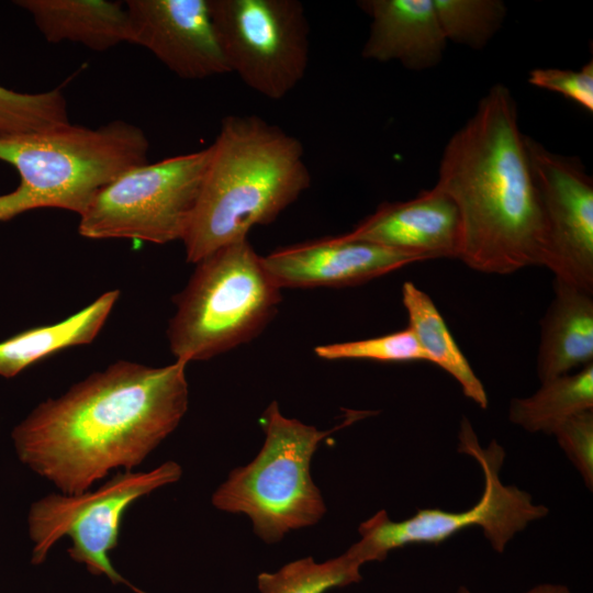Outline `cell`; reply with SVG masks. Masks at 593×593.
<instances>
[{"label":"cell","mask_w":593,"mask_h":593,"mask_svg":"<svg viewBox=\"0 0 593 593\" xmlns=\"http://www.w3.org/2000/svg\"><path fill=\"white\" fill-rule=\"evenodd\" d=\"M181 475V466L170 460L150 471L119 472L93 491L77 495L52 493L34 502L27 517L34 545L32 563H42L51 548L68 536L71 539L69 556L85 564L90 573L104 574L113 583H124L137 593H146L115 570L109 551L119 544L124 512L142 496L177 482Z\"/></svg>","instance_id":"9c48e42d"},{"label":"cell","mask_w":593,"mask_h":593,"mask_svg":"<svg viewBox=\"0 0 593 593\" xmlns=\"http://www.w3.org/2000/svg\"><path fill=\"white\" fill-rule=\"evenodd\" d=\"M314 353L325 360L428 361L409 327L372 338L320 345Z\"/></svg>","instance_id":"cb8c5ba5"},{"label":"cell","mask_w":593,"mask_h":593,"mask_svg":"<svg viewBox=\"0 0 593 593\" xmlns=\"http://www.w3.org/2000/svg\"><path fill=\"white\" fill-rule=\"evenodd\" d=\"M128 43L189 80L230 74L209 0H128Z\"/></svg>","instance_id":"7c38bea8"},{"label":"cell","mask_w":593,"mask_h":593,"mask_svg":"<svg viewBox=\"0 0 593 593\" xmlns=\"http://www.w3.org/2000/svg\"><path fill=\"white\" fill-rule=\"evenodd\" d=\"M540 321L536 370L540 382L593 362V292L553 278Z\"/></svg>","instance_id":"2e32d148"},{"label":"cell","mask_w":593,"mask_h":593,"mask_svg":"<svg viewBox=\"0 0 593 593\" xmlns=\"http://www.w3.org/2000/svg\"><path fill=\"white\" fill-rule=\"evenodd\" d=\"M435 187L458 210V260L493 275L541 266L542 209L516 102L505 85H493L448 139Z\"/></svg>","instance_id":"7a4b0ae2"},{"label":"cell","mask_w":593,"mask_h":593,"mask_svg":"<svg viewBox=\"0 0 593 593\" xmlns=\"http://www.w3.org/2000/svg\"><path fill=\"white\" fill-rule=\"evenodd\" d=\"M402 303L407 313V327L432 362L450 374L463 394L481 409L488 407V394L451 335L430 296L413 282L402 286Z\"/></svg>","instance_id":"d6986e66"},{"label":"cell","mask_w":593,"mask_h":593,"mask_svg":"<svg viewBox=\"0 0 593 593\" xmlns=\"http://www.w3.org/2000/svg\"><path fill=\"white\" fill-rule=\"evenodd\" d=\"M68 123L67 101L58 89L27 93L0 86V139Z\"/></svg>","instance_id":"7402d4cb"},{"label":"cell","mask_w":593,"mask_h":593,"mask_svg":"<svg viewBox=\"0 0 593 593\" xmlns=\"http://www.w3.org/2000/svg\"><path fill=\"white\" fill-rule=\"evenodd\" d=\"M553 435L590 491L593 489V410L572 415Z\"/></svg>","instance_id":"d4e9b609"},{"label":"cell","mask_w":593,"mask_h":593,"mask_svg":"<svg viewBox=\"0 0 593 593\" xmlns=\"http://www.w3.org/2000/svg\"><path fill=\"white\" fill-rule=\"evenodd\" d=\"M363 560L349 547L325 562L305 557L287 563L276 572L258 575L260 593H325L361 580Z\"/></svg>","instance_id":"44dd1931"},{"label":"cell","mask_w":593,"mask_h":593,"mask_svg":"<svg viewBox=\"0 0 593 593\" xmlns=\"http://www.w3.org/2000/svg\"><path fill=\"white\" fill-rule=\"evenodd\" d=\"M525 593H570L567 586L557 584L537 585Z\"/></svg>","instance_id":"4316f807"},{"label":"cell","mask_w":593,"mask_h":593,"mask_svg":"<svg viewBox=\"0 0 593 593\" xmlns=\"http://www.w3.org/2000/svg\"><path fill=\"white\" fill-rule=\"evenodd\" d=\"M357 4L371 19L361 51L365 59L398 61L414 71L440 63L447 40L433 0H361Z\"/></svg>","instance_id":"9a60e30c"},{"label":"cell","mask_w":593,"mask_h":593,"mask_svg":"<svg viewBox=\"0 0 593 593\" xmlns=\"http://www.w3.org/2000/svg\"><path fill=\"white\" fill-rule=\"evenodd\" d=\"M525 144L545 222L541 266L593 292V179L578 157L552 153L527 135Z\"/></svg>","instance_id":"8fae6325"},{"label":"cell","mask_w":593,"mask_h":593,"mask_svg":"<svg viewBox=\"0 0 593 593\" xmlns=\"http://www.w3.org/2000/svg\"><path fill=\"white\" fill-rule=\"evenodd\" d=\"M593 410V362L574 374L541 382L530 396L512 399L510 421L529 433L553 434L567 418Z\"/></svg>","instance_id":"ffe728a7"},{"label":"cell","mask_w":593,"mask_h":593,"mask_svg":"<svg viewBox=\"0 0 593 593\" xmlns=\"http://www.w3.org/2000/svg\"><path fill=\"white\" fill-rule=\"evenodd\" d=\"M528 82L537 88L559 93L588 112H593L592 60L580 70L535 68L529 72Z\"/></svg>","instance_id":"484cf974"},{"label":"cell","mask_w":593,"mask_h":593,"mask_svg":"<svg viewBox=\"0 0 593 593\" xmlns=\"http://www.w3.org/2000/svg\"><path fill=\"white\" fill-rule=\"evenodd\" d=\"M458 440V452L472 457L483 471L484 491L479 502L461 512L418 508L400 522L391 521L384 510L379 511L359 525L361 538L351 546L365 562L382 561L391 550L409 545H439L470 527H480L492 548L501 553L529 523L547 516L548 508L534 504L527 492L503 484L500 471L505 451L495 439L482 447L470 421L462 417Z\"/></svg>","instance_id":"52a82bcc"},{"label":"cell","mask_w":593,"mask_h":593,"mask_svg":"<svg viewBox=\"0 0 593 593\" xmlns=\"http://www.w3.org/2000/svg\"><path fill=\"white\" fill-rule=\"evenodd\" d=\"M210 147L136 166L104 187L79 215L91 239L182 240L194 212Z\"/></svg>","instance_id":"ba28073f"},{"label":"cell","mask_w":593,"mask_h":593,"mask_svg":"<svg viewBox=\"0 0 593 593\" xmlns=\"http://www.w3.org/2000/svg\"><path fill=\"white\" fill-rule=\"evenodd\" d=\"M447 40L482 49L501 29L507 13L501 0H433Z\"/></svg>","instance_id":"603a6c76"},{"label":"cell","mask_w":593,"mask_h":593,"mask_svg":"<svg viewBox=\"0 0 593 593\" xmlns=\"http://www.w3.org/2000/svg\"><path fill=\"white\" fill-rule=\"evenodd\" d=\"M49 43L74 42L92 51L128 43L125 4L108 0H18Z\"/></svg>","instance_id":"e0dca14e"},{"label":"cell","mask_w":593,"mask_h":593,"mask_svg":"<svg viewBox=\"0 0 593 593\" xmlns=\"http://www.w3.org/2000/svg\"><path fill=\"white\" fill-rule=\"evenodd\" d=\"M318 430L286 417L273 401L260 417L265 441L246 466L232 470L215 490V508L246 515L254 533L266 544L317 524L326 512L320 489L312 480L311 460L320 443L334 430Z\"/></svg>","instance_id":"8992f818"},{"label":"cell","mask_w":593,"mask_h":593,"mask_svg":"<svg viewBox=\"0 0 593 593\" xmlns=\"http://www.w3.org/2000/svg\"><path fill=\"white\" fill-rule=\"evenodd\" d=\"M457 593H471V592H470V590L468 588L460 586L458 589Z\"/></svg>","instance_id":"83f0119b"},{"label":"cell","mask_w":593,"mask_h":593,"mask_svg":"<svg viewBox=\"0 0 593 593\" xmlns=\"http://www.w3.org/2000/svg\"><path fill=\"white\" fill-rule=\"evenodd\" d=\"M262 261L280 289H309L361 284L419 260L340 234L281 247Z\"/></svg>","instance_id":"4fadbf2b"},{"label":"cell","mask_w":593,"mask_h":593,"mask_svg":"<svg viewBox=\"0 0 593 593\" xmlns=\"http://www.w3.org/2000/svg\"><path fill=\"white\" fill-rule=\"evenodd\" d=\"M230 72L251 90L281 100L304 78L310 25L299 0H209Z\"/></svg>","instance_id":"30bf717a"},{"label":"cell","mask_w":593,"mask_h":593,"mask_svg":"<svg viewBox=\"0 0 593 593\" xmlns=\"http://www.w3.org/2000/svg\"><path fill=\"white\" fill-rule=\"evenodd\" d=\"M344 236L396 250L419 261L458 259L461 225L452 200L434 186L410 200L381 203Z\"/></svg>","instance_id":"5bb4252c"},{"label":"cell","mask_w":593,"mask_h":593,"mask_svg":"<svg viewBox=\"0 0 593 593\" xmlns=\"http://www.w3.org/2000/svg\"><path fill=\"white\" fill-rule=\"evenodd\" d=\"M281 289L248 238L197 262L176 298L167 337L176 360H208L256 338L276 316Z\"/></svg>","instance_id":"5b68a950"},{"label":"cell","mask_w":593,"mask_h":593,"mask_svg":"<svg viewBox=\"0 0 593 593\" xmlns=\"http://www.w3.org/2000/svg\"><path fill=\"white\" fill-rule=\"evenodd\" d=\"M119 296V290L107 291L60 322L26 329L1 342L0 376L15 377L26 367L53 353L92 343Z\"/></svg>","instance_id":"ac0fdd59"},{"label":"cell","mask_w":593,"mask_h":593,"mask_svg":"<svg viewBox=\"0 0 593 593\" xmlns=\"http://www.w3.org/2000/svg\"><path fill=\"white\" fill-rule=\"evenodd\" d=\"M200 195L182 238L187 261L271 224L311 186L302 143L257 115L222 119Z\"/></svg>","instance_id":"3957f363"},{"label":"cell","mask_w":593,"mask_h":593,"mask_svg":"<svg viewBox=\"0 0 593 593\" xmlns=\"http://www.w3.org/2000/svg\"><path fill=\"white\" fill-rule=\"evenodd\" d=\"M187 365L120 360L42 402L12 432L20 460L67 495L114 469L131 471L183 418Z\"/></svg>","instance_id":"6da1fadb"},{"label":"cell","mask_w":593,"mask_h":593,"mask_svg":"<svg viewBox=\"0 0 593 593\" xmlns=\"http://www.w3.org/2000/svg\"><path fill=\"white\" fill-rule=\"evenodd\" d=\"M148 150L143 130L121 120L1 138L0 160L16 169L20 184L0 195V221L38 208L80 215L104 187L148 163Z\"/></svg>","instance_id":"277c9868"}]
</instances>
